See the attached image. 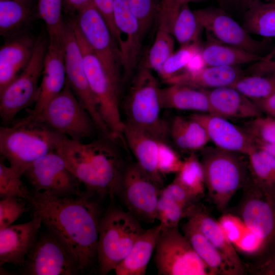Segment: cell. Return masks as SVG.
<instances>
[{
    "label": "cell",
    "mask_w": 275,
    "mask_h": 275,
    "mask_svg": "<svg viewBox=\"0 0 275 275\" xmlns=\"http://www.w3.org/2000/svg\"><path fill=\"white\" fill-rule=\"evenodd\" d=\"M183 160L178 153L168 143L159 141L158 168L163 176L171 173H177L180 169Z\"/></svg>",
    "instance_id": "cell-46"
},
{
    "label": "cell",
    "mask_w": 275,
    "mask_h": 275,
    "mask_svg": "<svg viewBox=\"0 0 275 275\" xmlns=\"http://www.w3.org/2000/svg\"><path fill=\"white\" fill-rule=\"evenodd\" d=\"M245 75L238 66H205L196 71H187L164 80L168 85L182 84L203 89L231 86Z\"/></svg>",
    "instance_id": "cell-24"
},
{
    "label": "cell",
    "mask_w": 275,
    "mask_h": 275,
    "mask_svg": "<svg viewBox=\"0 0 275 275\" xmlns=\"http://www.w3.org/2000/svg\"><path fill=\"white\" fill-rule=\"evenodd\" d=\"M254 142L257 148L268 152L275 157V143H264L258 141Z\"/></svg>",
    "instance_id": "cell-54"
},
{
    "label": "cell",
    "mask_w": 275,
    "mask_h": 275,
    "mask_svg": "<svg viewBox=\"0 0 275 275\" xmlns=\"http://www.w3.org/2000/svg\"><path fill=\"white\" fill-rule=\"evenodd\" d=\"M23 199L7 197L0 201V230L11 225L28 210Z\"/></svg>",
    "instance_id": "cell-45"
},
{
    "label": "cell",
    "mask_w": 275,
    "mask_h": 275,
    "mask_svg": "<svg viewBox=\"0 0 275 275\" xmlns=\"http://www.w3.org/2000/svg\"><path fill=\"white\" fill-rule=\"evenodd\" d=\"M162 226L145 230L135 242L129 253L114 269L117 275H144L155 249Z\"/></svg>",
    "instance_id": "cell-28"
},
{
    "label": "cell",
    "mask_w": 275,
    "mask_h": 275,
    "mask_svg": "<svg viewBox=\"0 0 275 275\" xmlns=\"http://www.w3.org/2000/svg\"><path fill=\"white\" fill-rule=\"evenodd\" d=\"M155 262L160 275H213L178 227L161 230Z\"/></svg>",
    "instance_id": "cell-11"
},
{
    "label": "cell",
    "mask_w": 275,
    "mask_h": 275,
    "mask_svg": "<svg viewBox=\"0 0 275 275\" xmlns=\"http://www.w3.org/2000/svg\"><path fill=\"white\" fill-rule=\"evenodd\" d=\"M17 120L40 125L75 141L82 142L98 134L91 115L78 100L67 79L61 92L39 114Z\"/></svg>",
    "instance_id": "cell-5"
},
{
    "label": "cell",
    "mask_w": 275,
    "mask_h": 275,
    "mask_svg": "<svg viewBox=\"0 0 275 275\" xmlns=\"http://www.w3.org/2000/svg\"><path fill=\"white\" fill-rule=\"evenodd\" d=\"M270 194L265 199L247 201L242 210V219L253 232L275 250V208Z\"/></svg>",
    "instance_id": "cell-26"
},
{
    "label": "cell",
    "mask_w": 275,
    "mask_h": 275,
    "mask_svg": "<svg viewBox=\"0 0 275 275\" xmlns=\"http://www.w3.org/2000/svg\"><path fill=\"white\" fill-rule=\"evenodd\" d=\"M220 8L224 9L229 8L233 2V0H216Z\"/></svg>",
    "instance_id": "cell-56"
},
{
    "label": "cell",
    "mask_w": 275,
    "mask_h": 275,
    "mask_svg": "<svg viewBox=\"0 0 275 275\" xmlns=\"http://www.w3.org/2000/svg\"><path fill=\"white\" fill-rule=\"evenodd\" d=\"M175 178L194 198L203 194L206 186L204 170L195 153L183 159L181 167Z\"/></svg>",
    "instance_id": "cell-36"
},
{
    "label": "cell",
    "mask_w": 275,
    "mask_h": 275,
    "mask_svg": "<svg viewBox=\"0 0 275 275\" xmlns=\"http://www.w3.org/2000/svg\"><path fill=\"white\" fill-rule=\"evenodd\" d=\"M189 210L173 200L160 195L157 206V219L162 228L178 227Z\"/></svg>",
    "instance_id": "cell-43"
},
{
    "label": "cell",
    "mask_w": 275,
    "mask_h": 275,
    "mask_svg": "<svg viewBox=\"0 0 275 275\" xmlns=\"http://www.w3.org/2000/svg\"><path fill=\"white\" fill-rule=\"evenodd\" d=\"M206 90L211 114L227 119L254 118L262 115L253 100L232 87Z\"/></svg>",
    "instance_id": "cell-23"
},
{
    "label": "cell",
    "mask_w": 275,
    "mask_h": 275,
    "mask_svg": "<svg viewBox=\"0 0 275 275\" xmlns=\"http://www.w3.org/2000/svg\"><path fill=\"white\" fill-rule=\"evenodd\" d=\"M246 155L255 183L270 193L275 186V157L256 146Z\"/></svg>",
    "instance_id": "cell-34"
},
{
    "label": "cell",
    "mask_w": 275,
    "mask_h": 275,
    "mask_svg": "<svg viewBox=\"0 0 275 275\" xmlns=\"http://www.w3.org/2000/svg\"><path fill=\"white\" fill-rule=\"evenodd\" d=\"M243 128L254 141L275 143V118L260 116L253 118Z\"/></svg>",
    "instance_id": "cell-44"
},
{
    "label": "cell",
    "mask_w": 275,
    "mask_h": 275,
    "mask_svg": "<svg viewBox=\"0 0 275 275\" xmlns=\"http://www.w3.org/2000/svg\"><path fill=\"white\" fill-rule=\"evenodd\" d=\"M63 0H37L38 17L45 23L49 40L61 41L65 22L63 19Z\"/></svg>",
    "instance_id": "cell-37"
},
{
    "label": "cell",
    "mask_w": 275,
    "mask_h": 275,
    "mask_svg": "<svg viewBox=\"0 0 275 275\" xmlns=\"http://www.w3.org/2000/svg\"><path fill=\"white\" fill-rule=\"evenodd\" d=\"M111 79L122 88L120 51L109 28L92 2L80 10L73 20Z\"/></svg>",
    "instance_id": "cell-10"
},
{
    "label": "cell",
    "mask_w": 275,
    "mask_h": 275,
    "mask_svg": "<svg viewBox=\"0 0 275 275\" xmlns=\"http://www.w3.org/2000/svg\"><path fill=\"white\" fill-rule=\"evenodd\" d=\"M92 2L106 22L119 47L120 38L114 20V0H92Z\"/></svg>",
    "instance_id": "cell-51"
},
{
    "label": "cell",
    "mask_w": 275,
    "mask_h": 275,
    "mask_svg": "<svg viewBox=\"0 0 275 275\" xmlns=\"http://www.w3.org/2000/svg\"><path fill=\"white\" fill-rule=\"evenodd\" d=\"M0 1H2V0H0ZM14 1H17L19 2H22L24 3H30V4H32V1H33V0H14Z\"/></svg>",
    "instance_id": "cell-57"
},
{
    "label": "cell",
    "mask_w": 275,
    "mask_h": 275,
    "mask_svg": "<svg viewBox=\"0 0 275 275\" xmlns=\"http://www.w3.org/2000/svg\"><path fill=\"white\" fill-rule=\"evenodd\" d=\"M160 195L173 200L189 211L193 207L191 202L195 198L175 178L167 186L161 189Z\"/></svg>",
    "instance_id": "cell-49"
},
{
    "label": "cell",
    "mask_w": 275,
    "mask_h": 275,
    "mask_svg": "<svg viewBox=\"0 0 275 275\" xmlns=\"http://www.w3.org/2000/svg\"><path fill=\"white\" fill-rule=\"evenodd\" d=\"M174 40L169 31L158 25L155 40L143 65L160 73L167 59L174 52Z\"/></svg>",
    "instance_id": "cell-38"
},
{
    "label": "cell",
    "mask_w": 275,
    "mask_h": 275,
    "mask_svg": "<svg viewBox=\"0 0 275 275\" xmlns=\"http://www.w3.org/2000/svg\"><path fill=\"white\" fill-rule=\"evenodd\" d=\"M209 40L201 48L200 54L206 66H237L255 62L263 56L221 43L209 37Z\"/></svg>",
    "instance_id": "cell-31"
},
{
    "label": "cell",
    "mask_w": 275,
    "mask_h": 275,
    "mask_svg": "<svg viewBox=\"0 0 275 275\" xmlns=\"http://www.w3.org/2000/svg\"><path fill=\"white\" fill-rule=\"evenodd\" d=\"M130 11L137 20L144 37L157 20L162 0H127Z\"/></svg>",
    "instance_id": "cell-41"
},
{
    "label": "cell",
    "mask_w": 275,
    "mask_h": 275,
    "mask_svg": "<svg viewBox=\"0 0 275 275\" xmlns=\"http://www.w3.org/2000/svg\"><path fill=\"white\" fill-rule=\"evenodd\" d=\"M48 40L40 35L36 41L32 58L23 71L0 93V116L3 125H10L22 110L35 103L39 94Z\"/></svg>",
    "instance_id": "cell-9"
},
{
    "label": "cell",
    "mask_w": 275,
    "mask_h": 275,
    "mask_svg": "<svg viewBox=\"0 0 275 275\" xmlns=\"http://www.w3.org/2000/svg\"><path fill=\"white\" fill-rule=\"evenodd\" d=\"M170 137L178 149L190 154L201 151L209 141L204 127L190 116L174 117L169 125Z\"/></svg>",
    "instance_id": "cell-29"
},
{
    "label": "cell",
    "mask_w": 275,
    "mask_h": 275,
    "mask_svg": "<svg viewBox=\"0 0 275 275\" xmlns=\"http://www.w3.org/2000/svg\"><path fill=\"white\" fill-rule=\"evenodd\" d=\"M32 191L60 198L82 195L81 184L67 167L62 157L51 152L34 161L24 171Z\"/></svg>",
    "instance_id": "cell-14"
},
{
    "label": "cell",
    "mask_w": 275,
    "mask_h": 275,
    "mask_svg": "<svg viewBox=\"0 0 275 275\" xmlns=\"http://www.w3.org/2000/svg\"><path fill=\"white\" fill-rule=\"evenodd\" d=\"M206 0H162L158 22L165 25L171 33L172 26L181 7L191 2Z\"/></svg>",
    "instance_id": "cell-47"
},
{
    "label": "cell",
    "mask_w": 275,
    "mask_h": 275,
    "mask_svg": "<svg viewBox=\"0 0 275 275\" xmlns=\"http://www.w3.org/2000/svg\"><path fill=\"white\" fill-rule=\"evenodd\" d=\"M114 20L119 32L124 85L130 82L138 64L143 37L127 0H114Z\"/></svg>",
    "instance_id": "cell-17"
},
{
    "label": "cell",
    "mask_w": 275,
    "mask_h": 275,
    "mask_svg": "<svg viewBox=\"0 0 275 275\" xmlns=\"http://www.w3.org/2000/svg\"><path fill=\"white\" fill-rule=\"evenodd\" d=\"M124 101L125 122L147 132L157 140L167 142L169 125L161 117L157 80L151 70L141 65L130 81Z\"/></svg>",
    "instance_id": "cell-4"
},
{
    "label": "cell",
    "mask_w": 275,
    "mask_h": 275,
    "mask_svg": "<svg viewBox=\"0 0 275 275\" xmlns=\"http://www.w3.org/2000/svg\"><path fill=\"white\" fill-rule=\"evenodd\" d=\"M66 79L74 94L93 119L99 135L113 133L103 120L97 101L90 88L83 57L71 21L65 22L62 37Z\"/></svg>",
    "instance_id": "cell-12"
},
{
    "label": "cell",
    "mask_w": 275,
    "mask_h": 275,
    "mask_svg": "<svg viewBox=\"0 0 275 275\" xmlns=\"http://www.w3.org/2000/svg\"><path fill=\"white\" fill-rule=\"evenodd\" d=\"M36 39L22 33L8 39L0 48V93L26 67L32 58Z\"/></svg>",
    "instance_id": "cell-21"
},
{
    "label": "cell",
    "mask_w": 275,
    "mask_h": 275,
    "mask_svg": "<svg viewBox=\"0 0 275 275\" xmlns=\"http://www.w3.org/2000/svg\"><path fill=\"white\" fill-rule=\"evenodd\" d=\"M183 234L187 237L193 249L209 267L213 275L235 274L223 256L211 242L189 219L183 225Z\"/></svg>",
    "instance_id": "cell-30"
},
{
    "label": "cell",
    "mask_w": 275,
    "mask_h": 275,
    "mask_svg": "<svg viewBox=\"0 0 275 275\" xmlns=\"http://www.w3.org/2000/svg\"><path fill=\"white\" fill-rule=\"evenodd\" d=\"M162 188L136 162H132L125 167L116 195L136 218L153 223Z\"/></svg>",
    "instance_id": "cell-13"
},
{
    "label": "cell",
    "mask_w": 275,
    "mask_h": 275,
    "mask_svg": "<svg viewBox=\"0 0 275 275\" xmlns=\"http://www.w3.org/2000/svg\"><path fill=\"white\" fill-rule=\"evenodd\" d=\"M187 216L219 252L235 274H243V268L240 257L218 221L193 207Z\"/></svg>",
    "instance_id": "cell-25"
},
{
    "label": "cell",
    "mask_w": 275,
    "mask_h": 275,
    "mask_svg": "<svg viewBox=\"0 0 275 275\" xmlns=\"http://www.w3.org/2000/svg\"><path fill=\"white\" fill-rule=\"evenodd\" d=\"M123 141L132 152L139 165L160 186L163 176L158 168L159 141L147 132L124 121Z\"/></svg>",
    "instance_id": "cell-22"
},
{
    "label": "cell",
    "mask_w": 275,
    "mask_h": 275,
    "mask_svg": "<svg viewBox=\"0 0 275 275\" xmlns=\"http://www.w3.org/2000/svg\"><path fill=\"white\" fill-rule=\"evenodd\" d=\"M205 184L213 202L224 209L244 181L245 167L241 153L216 147L202 150Z\"/></svg>",
    "instance_id": "cell-8"
},
{
    "label": "cell",
    "mask_w": 275,
    "mask_h": 275,
    "mask_svg": "<svg viewBox=\"0 0 275 275\" xmlns=\"http://www.w3.org/2000/svg\"><path fill=\"white\" fill-rule=\"evenodd\" d=\"M169 85L159 90L162 109L211 114L206 89L182 84Z\"/></svg>",
    "instance_id": "cell-27"
},
{
    "label": "cell",
    "mask_w": 275,
    "mask_h": 275,
    "mask_svg": "<svg viewBox=\"0 0 275 275\" xmlns=\"http://www.w3.org/2000/svg\"><path fill=\"white\" fill-rule=\"evenodd\" d=\"M203 28L188 4L183 6L175 20L171 31L180 46L199 43Z\"/></svg>",
    "instance_id": "cell-35"
},
{
    "label": "cell",
    "mask_w": 275,
    "mask_h": 275,
    "mask_svg": "<svg viewBox=\"0 0 275 275\" xmlns=\"http://www.w3.org/2000/svg\"><path fill=\"white\" fill-rule=\"evenodd\" d=\"M209 37L221 43L249 52L264 56L272 48L269 38L257 40L253 38L224 9L208 7L194 11Z\"/></svg>",
    "instance_id": "cell-16"
},
{
    "label": "cell",
    "mask_w": 275,
    "mask_h": 275,
    "mask_svg": "<svg viewBox=\"0 0 275 275\" xmlns=\"http://www.w3.org/2000/svg\"><path fill=\"white\" fill-rule=\"evenodd\" d=\"M199 43L180 47L177 51L173 52L164 63L159 73L165 80L177 74L178 72L186 65L201 50Z\"/></svg>",
    "instance_id": "cell-42"
},
{
    "label": "cell",
    "mask_w": 275,
    "mask_h": 275,
    "mask_svg": "<svg viewBox=\"0 0 275 275\" xmlns=\"http://www.w3.org/2000/svg\"><path fill=\"white\" fill-rule=\"evenodd\" d=\"M66 82L62 41L49 40L45 56L38 98L28 115L39 114L63 89Z\"/></svg>",
    "instance_id": "cell-18"
},
{
    "label": "cell",
    "mask_w": 275,
    "mask_h": 275,
    "mask_svg": "<svg viewBox=\"0 0 275 275\" xmlns=\"http://www.w3.org/2000/svg\"><path fill=\"white\" fill-rule=\"evenodd\" d=\"M70 21L82 53L86 76L101 115L115 138H122L124 126L121 117L122 88L109 77L73 21Z\"/></svg>",
    "instance_id": "cell-7"
},
{
    "label": "cell",
    "mask_w": 275,
    "mask_h": 275,
    "mask_svg": "<svg viewBox=\"0 0 275 275\" xmlns=\"http://www.w3.org/2000/svg\"><path fill=\"white\" fill-rule=\"evenodd\" d=\"M272 2L275 3V0H272Z\"/></svg>",
    "instance_id": "cell-58"
},
{
    "label": "cell",
    "mask_w": 275,
    "mask_h": 275,
    "mask_svg": "<svg viewBox=\"0 0 275 275\" xmlns=\"http://www.w3.org/2000/svg\"><path fill=\"white\" fill-rule=\"evenodd\" d=\"M245 73L248 75L275 76V42L271 50L261 60L254 62Z\"/></svg>",
    "instance_id": "cell-50"
},
{
    "label": "cell",
    "mask_w": 275,
    "mask_h": 275,
    "mask_svg": "<svg viewBox=\"0 0 275 275\" xmlns=\"http://www.w3.org/2000/svg\"><path fill=\"white\" fill-rule=\"evenodd\" d=\"M92 2V0H63V7L69 13H77Z\"/></svg>",
    "instance_id": "cell-53"
},
{
    "label": "cell",
    "mask_w": 275,
    "mask_h": 275,
    "mask_svg": "<svg viewBox=\"0 0 275 275\" xmlns=\"http://www.w3.org/2000/svg\"><path fill=\"white\" fill-rule=\"evenodd\" d=\"M189 116L202 124L209 141L218 148L247 155L256 147L253 139L243 127L233 124L227 118L202 113Z\"/></svg>",
    "instance_id": "cell-20"
},
{
    "label": "cell",
    "mask_w": 275,
    "mask_h": 275,
    "mask_svg": "<svg viewBox=\"0 0 275 275\" xmlns=\"http://www.w3.org/2000/svg\"><path fill=\"white\" fill-rule=\"evenodd\" d=\"M121 141L99 136L84 143L64 136L56 151L85 191L112 198L116 195L127 164L120 148Z\"/></svg>",
    "instance_id": "cell-2"
},
{
    "label": "cell",
    "mask_w": 275,
    "mask_h": 275,
    "mask_svg": "<svg viewBox=\"0 0 275 275\" xmlns=\"http://www.w3.org/2000/svg\"><path fill=\"white\" fill-rule=\"evenodd\" d=\"M21 268V273L25 275H75L80 273L71 252L47 230L39 234Z\"/></svg>",
    "instance_id": "cell-15"
},
{
    "label": "cell",
    "mask_w": 275,
    "mask_h": 275,
    "mask_svg": "<svg viewBox=\"0 0 275 275\" xmlns=\"http://www.w3.org/2000/svg\"><path fill=\"white\" fill-rule=\"evenodd\" d=\"M230 87L252 100H260L275 93V76L244 75Z\"/></svg>",
    "instance_id": "cell-39"
},
{
    "label": "cell",
    "mask_w": 275,
    "mask_h": 275,
    "mask_svg": "<svg viewBox=\"0 0 275 275\" xmlns=\"http://www.w3.org/2000/svg\"><path fill=\"white\" fill-rule=\"evenodd\" d=\"M253 101L262 114L275 118V93L265 98Z\"/></svg>",
    "instance_id": "cell-52"
},
{
    "label": "cell",
    "mask_w": 275,
    "mask_h": 275,
    "mask_svg": "<svg viewBox=\"0 0 275 275\" xmlns=\"http://www.w3.org/2000/svg\"><path fill=\"white\" fill-rule=\"evenodd\" d=\"M22 174L12 167L7 165L6 160L0 158V197L1 199L16 197L27 201L30 191L21 180Z\"/></svg>",
    "instance_id": "cell-40"
},
{
    "label": "cell",
    "mask_w": 275,
    "mask_h": 275,
    "mask_svg": "<svg viewBox=\"0 0 275 275\" xmlns=\"http://www.w3.org/2000/svg\"><path fill=\"white\" fill-rule=\"evenodd\" d=\"M32 18V4L14 0L0 1L2 36L9 39L23 33Z\"/></svg>",
    "instance_id": "cell-32"
},
{
    "label": "cell",
    "mask_w": 275,
    "mask_h": 275,
    "mask_svg": "<svg viewBox=\"0 0 275 275\" xmlns=\"http://www.w3.org/2000/svg\"><path fill=\"white\" fill-rule=\"evenodd\" d=\"M64 136L40 125L14 120L0 127L1 156L23 175L36 160L56 151Z\"/></svg>",
    "instance_id": "cell-3"
},
{
    "label": "cell",
    "mask_w": 275,
    "mask_h": 275,
    "mask_svg": "<svg viewBox=\"0 0 275 275\" xmlns=\"http://www.w3.org/2000/svg\"><path fill=\"white\" fill-rule=\"evenodd\" d=\"M129 211L112 207L102 215L99 230L97 262L99 273L106 275L129 253L145 231Z\"/></svg>",
    "instance_id": "cell-6"
},
{
    "label": "cell",
    "mask_w": 275,
    "mask_h": 275,
    "mask_svg": "<svg viewBox=\"0 0 275 275\" xmlns=\"http://www.w3.org/2000/svg\"><path fill=\"white\" fill-rule=\"evenodd\" d=\"M93 195L84 191L80 196L60 198L32 191L28 200L33 215L40 217L46 230L71 252L80 273L89 270L97 260L102 215Z\"/></svg>",
    "instance_id": "cell-1"
},
{
    "label": "cell",
    "mask_w": 275,
    "mask_h": 275,
    "mask_svg": "<svg viewBox=\"0 0 275 275\" xmlns=\"http://www.w3.org/2000/svg\"><path fill=\"white\" fill-rule=\"evenodd\" d=\"M242 26L249 34L275 37V3L261 0L253 3L244 11Z\"/></svg>",
    "instance_id": "cell-33"
},
{
    "label": "cell",
    "mask_w": 275,
    "mask_h": 275,
    "mask_svg": "<svg viewBox=\"0 0 275 275\" xmlns=\"http://www.w3.org/2000/svg\"><path fill=\"white\" fill-rule=\"evenodd\" d=\"M236 1L242 10L245 11L253 3L259 0H233Z\"/></svg>",
    "instance_id": "cell-55"
},
{
    "label": "cell",
    "mask_w": 275,
    "mask_h": 275,
    "mask_svg": "<svg viewBox=\"0 0 275 275\" xmlns=\"http://www.w3.org/2000/svg\"><path fill=\"white\" fill-rule=\"evenodd\" d=\"M42 224L33 215L28 222L11 225L0 230V264L12 263L22 267L26 257L36 243Z\"/></svg>",
    "instance_id": "cell-19"
},
{
    "label": "cell",
    "mask_w": 275,
    "mask_h": 275,
    "mask_svg": "<svg viewBox=\"0 0 275 275\" xmlns=\"http://www.w3.org/2000/svg\"><path fill=\"white\" fill-rule=\"evenodd\" d=\"M218 221L233 246L248 229L242 218L232 214H224Z\"/></svg>",
    "instance_id": "cell-48"
}]
</instances>
